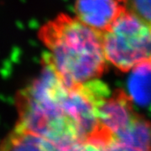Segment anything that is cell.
<instances>
[{
    "instance_id": "obj_9",
    "label": "cell",
    "mask_w": 151,
    "mask_h": 151,
    "mask_svg": "<svg viewBox=\"0 0 151 151\" xmlns=\"http://www.w3.org/2000/svg\"><path fill=\"white\" fill-rule=\"evenodd\" d=\"M94 144L99 146L102 151H144L133 145L120 140L113 134L109 135L108 137Z\"/></svg>"
},
{
    "instance_id": "obj_10",
    "label": "cell",
    "mask_w": 151,
    "mask_h": 151,
    "mask_svg": "<svg viewBox=\"0 0 151 151\" xmlns=\"http://www.w3.org/2000/svg\"><path fill=\"white\" fill-rule=\"evenodd\" d=\"M73 151H102L99 146L91 141H84Z\"/></svg>"
},
{
    "instance_id": "obj_5",
    "label": "cell",
    "mask_w": 151,
    "mask_h": 151,
    "mask_svg": "<svg viewBox=\"0 0 151 151\" xmlns=\"http://www.w3.org/2000/svg\"><path fill=\"white\" fill-rule=\"evenodd\" d=\"M124 0H76L75 16L100 34L113 24L124 11Z\"/></svg>"
},
{
    "instance_id": "obj_4",
    "label": "cell",
    "mask_w": 151,
    "mask_h": 151,
    "mask_svg": "<svg viewBox=\"0 0 151 151\" xmlns=\"http://www.w3.org/2000/svg\"><path fill=\"white\" fill-rule=\"evenodd\" d=\"M134 105L126 91L117 89L110 93L107 88L97 102L98 129L115 134L125 129L138 114Z\"/></svg>"
},
{
    "instance_id": "obj_1",
    "label": "cell",
    "mask_w": 151,
    "mask_h": 151,
    "mask_svg": "<svg viewBox=\"0 0 151 151\" xmlns=\"http://www.w3.org/2000/svg\"><path fill=\"white\" fill-rule=\"evenodd\" d=\"M97 100L92 81L67 86L42 58L40 73L16 93L17 124L58 151H73L98 129Z\"/></svg>"
},
{
    "instance_id": "obj_6",
    "label": "cell",
    "mask_w": 151,
    "mask_h": 151,
    "mask_svg": "<svg viewBox=\"0 0 151 151\" xmlns=\"http://www.w3.org/2000/svg\"><path fill=\"white\" fill-rule=\"evenodd\" d=\"M0 151H58L40 136L17 124L0 144Z\"/></svg>"
},
{
    "instance_id": "obj_2",
    "label": "cell",
    "mask_w": 151,
    "mask_h": 151,
    "mask_svg": "<svg viewBox=\"0 0 151 151\" xmlns=\"http://www.w3.org/2000/svg\"><path fill=\"white\" fill-rule=\"evenodd\" d=\"M38 38L48 50L43 58L67 86L97 80L107 70L102 34L75 15L58 14L40 28Z\"/></svg>"
},
{
    "instance_id": "obj_7",
    "label": "cell",
    "mask_w": 151,
    "mask_h": 151,
    "mask_svg": "<svg viewBox=\"0 0 151 151\" xmlns=\"http://www.w3.org/2000/svg\"><path fill=\"white\" fill-rule=\"evenodd\" d=\"M128 94L134 103H151V60L140 63L129 71Z\"/></svg>"
},
{
    "instance_id": "obj_3",
    "label": "cell",
    "mask_w": 151,
    "mask_h": 151,
    "mask_svg": "<svg viewBox=\"0 0 151 151\" xmlns=\"http://www.w3.org/2000/svg\"><path fill=\"white\" fill-rule=\"evenodd\" d=\"M108 64L122 72L151 60V26L125 10L102 34Z\"/></svg>"
},
{
    "instance_id": "obj_8",
    "label": "cell",
    "mask_w": 151,
    "mask_h": 151,
    "mask_svg": "<svg viewBox=\"0 0 151 151\" xmlns=\"http://www.w3.org/2000/svg\"><path fill=\"white\" fill-rule=\"evenodd\" d=\"M126 10L151 26V0H124Z\"/></svg>"
}]
</instances>
